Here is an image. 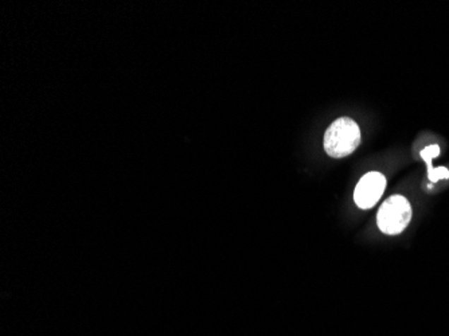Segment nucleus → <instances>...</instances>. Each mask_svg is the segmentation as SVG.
I'll use <instances>...</instances> for the list:
<instances>
[{"label":"nucleus","mask_w":449,"mask_h":336,"mask_svg":"<svg viewBox=\"0 0 449 336\" xmlns=\"http://www.w3.org/2000/svg\"><path fill=\"white\" fill-rule=\"evenodd\" d=\"M323 143L328 156L335 159L346 157L359 147L361 129L350 117H340L328 126Z\"/></svg>","instance_id":"obj_1"},{"label":"nucleus","mask_w":449,"mask_h":336,"mask_svg":"<svg viewBox=\"0 0 449 336\" xmlns=\"http://www.w3.org/2000/svg\"><path fill=\"white\" fill-rule=\"evenodd\" d=\"M412 221V206L405 196L388 198L377 215L379 230L388 236L401 234Z\"/></svg>","instance_id":"obj_2"},{"label":"nucleus","mask_w":449,"mask_h":336,"mask_svg":"<svg viewBox=\"0 0 449 336\" xmlns=\"http://www.w3.org/2000/svg\"><path fill=\"white\" fill-rule=\"evenodd\" d=\"M386 188V178L381 172H369L361 178L354 191V200L359 209H371L377 205Z\"/></svg>","instance_id":"obj_3"},{"label":"nucleus","mask_w":449,"mask_h":336,"mask_svg":"<svg viewBox=\"0 0 449 336\" xmlns=\"http://www.w3.org/2000/svg\"><path fill=\"white\" fill-rule=\"evenodd\" d=\"M440 155V147L435 144V145H431V147H426L421 151V157L428 164V174H431L433 171L432 167V159L437 157Z\"/></svg>","instance_id":"obj_4"},{"label":"nucleus","mask_w":449,"mask_h":336,"mask_svg":"<svg viewBox=\"0 0 449 336\" xmlns=\"http://www.w3.org/2000/svg\"><path fill=\"white\" fill-rule=\"evenodd\" d=\"M431 182H438L440 179H449V171L445 167L433 168L431 174H428Z\"/></svg>","instance_id":"obj_5"}]
</instances>
